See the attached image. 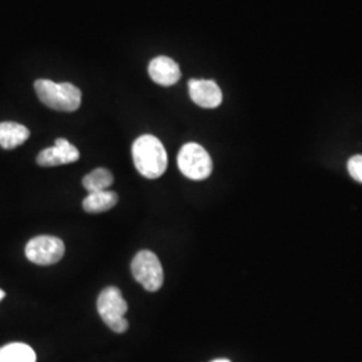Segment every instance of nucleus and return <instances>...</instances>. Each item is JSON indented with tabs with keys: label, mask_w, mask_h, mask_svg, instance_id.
Listing matches in <instances>:
<instances>
[{
	"label": "nucleus",
	"mask_w": 362,
	"mask_h": 362,
	"mask_svg": "<svg viewBox=\"0 0 362 362\" xmlns=\"http://www.w3.org/2000/svg\"><path fill=\"white\" fill-rule=\"evenodd\" d=\"M134 167L140 175L155 180L161 177L168 167V155L163 143L152 134L140 136L132 145Z\"/></svg>",
	"instance_id": "nucleus-1"
},
{
	"label": "nucleus",
	"mask_w": 362,
	"mask_h": 362,
	"mask_svg": "<svg viewBox=\"0 0 362 362\" xmlns=\"http://www.w3.org/2000/svg\"><path fill=\"white\" fill-rule=\"evenodd\" d=\"M40 103L58 112H76L82 104V93L73 83H57L52 79H38L34 83Z\"/></svg>",
	"instance_id": "nucleus-2"
},
{
	"label": "nucleus",
	"mask_w": 362,
	"mask_h": 362,
	"mask_svg": "<svg viewBox=\"0 0 362 362\" xmlns=\"http://www.w3.org/2000/svg\"><path fill=\"white\" fill-rule=\"evenodd\" d=\"M97 310L105 324L115 333L121 334L128 330L129 324L125 318L128 303L117 287L110 286L100 293L97 299Z\"/></svg>",
	"instance_id": "nucleus-3"
},
{
	"label": "nucleus",
	"mask_w": 362,
	"mask_h": 362,
	"mask_svg": "<svg viewBox=\"0 0 362 362\" xmlns=\"http://www.w3.org/2000/svg\"><path fill=\"white\" fill-rule=\"evenodd\" d=\"M181 173L191 180H206L212 173V158L207 151L196 143L182 145L177 156Z\"/></svg>",
	"instance_id": "nucleus-4"
},
{
	"label": "nucleus",
	"mask_w": 362,
	"mask_h": 362,
	"mask_svg": "<svg viewBox=\"0 0 362 362\" xmlns=\"http://www.w3.org/2000/svg\"><path fill=\"white\" fill-rule=\"evenodd\" d=\"M130 270L133 278L143 286L146 291L155 293L164 284V272L155 252L143 250L132 260Z\"/></svg>",
	"instance_id": "nucleus-5"
},
{
	"label": "nucleus",
	"mask_w": 362,
	"mask_h": 362,
	"mask_svg": "<svg viewBox=\"0 0 362 362\" xmlns=\"http://www.w3.org/2000/svg\"><path fill=\"white\" fill-rule=\"evenodd\" d=\"M27 259L39 266L58 263L65 255V243L55 236L40 235L33 238L25 248Z\"/></svg>",
	"instance_id": "nucleus-6"
},
{
	"label": "nucleus",
	"mask_w": 362,
	"mask_h": 362,
	"mask_svg": "<svg viewBox=\"0 0 362 362\" xmlns=\"http://www.w3.org/2000/svg\"><path fill=\"white\" fill-rule=\"evenodd\" d=\"M189 97L194 104L204 109H215L223 103L219 85L212 79H191L188 82Z\"/></svg>",
	"instance_id": "nucleus-7"
},
{
	"label": "nucleus",
	"mask_w": 362,
	"mask_h": 362,
	"mask_svg": "<svg viewBox=\"0 0 362 362\" xmlns=\"http://www.w3.org/2000/svg\"><path fill=\"white\" fill-rule=\"evenodd\" d=\"M79 158L77 148L65 139H57L52 148L43 149L38 157L37 163L40 167H58L76 163Z\"/></svg>",
	"instance_id": "nucleus-8"
},
{
	"label": "nucleus",
	"mask_w": 362,
	"mask_h": 362,
	"mask_svg": "<svg viewBox=\"0 0 362 362\" xmlns=\"http://www.w3.org/2000/svg\"><path fill=\"white\" fill-rule=\"evenodd\" d=\"M148 71L152 81L160 86H173L181 78L180 66L165 55L153 58L149 64Z\"/></svg>",
	"instance_id": "nucleus-9"
},
{
	"label": "nucleus",
	"mask_w": 362,
	"mask_h": 362,
	"mask_svg": "<svg viewBox=\"0 0 362 362\" xmlns=\"http://www.w3.org/2000/svg\"><path fill=\"white\" fill-rule=\"evenodd\" d=\"M28 137L30 130L25 125L13 121L0 122V146L3 149H15L26 143Z\"/></svg>",
	"instance_id": "nucleus-10"
},
{
	"label": "nucleus",
	"mask_w": 362,
	"mask_h": 362,
	"mask_svg": "<svg viewBox=\"0 0 362 362\" xmlns=\"http://www.w3.org/2000/svg\"><path fill=\"white\" fill-rule=\"evenodd\" d=\"M118 203V194L112 191L91 192L83 199V209L88 214H103L116 206Z\"/></svg>",
	"instance_id": "nucleus-11"
},
{
	"label": "nucleus",
	"mask_w": 362,
	"mask_h": 362,
	"mask_svg": "<svg viewBox=\"0 0 362 362\" xmlns=\"http://www.w3.org/2000/svg\"><path fill=\"white\" fill-rule=\"evenodd\" d=\"M0 362H37V354L26 344L13 342L0 348Z\"/></svg>",
	"instance_id": "nucleus-12"
},
{
	"label": "nucleus",
	"mask_w": 362,
	"mask_h": 362,
	"mask_svg": "<svg viewBox=\"0 0 362 362\" xmlns=\"http://www.w3.org/2000/svg\"><path fill=\"white\" fill-rule=\"evenodd\" d=\"M113 181H115V176L109 169L97 168L83 177L82 184H83V188L91 194V192L106 191L113 184Z\"/></svg>",
	"instance_id": "nucleus-13"
},
{
	"label": "nucleus",
	"mask_w": 362,
	"mask_h": 362,
	"mask_svg": "<svg viewBox=\"0 0 362 362\" xmlns=\"http://www.w3.org/2000/svg\"><path fill=\"white\" fill-rule=\"evenodd\" d=\"M349 175L358 182L362 184V155L353 156L348 161Z\"/></svg>",
	"instance_id": "nucleus-14"
},
{
	"label": "nucleus",
	"mask_w": 362,
	"mask_h": 362,
	"mask_svg": "<svg viewBox=\"0 0 362 362\" xmlns=\"http://www.w3.org/2000/svg\"><path fill=\"white\" fill-rule=\"evenodd\" d=\"M212 362H231L230 360H227V358H219V360H214Z\"/></svg>",
	"instance_id": "nucleus-15"
},
{
	"label": "nucleus",
	"mask_w": 362,
	"mask_h": 362,
	"mask_svg": "<svg viewBox=\"0 0 362 362\" xmlns=\"http://www.w3.org/2000/svg\"><path fill=\"white\" fill-rule=\"evenodd\" d=\"M4 297H6V293H4V291L0 288V300H1V299H3Z\"/></svg>",
	"instance_id": "nucleus-16"
}]
</instances>
